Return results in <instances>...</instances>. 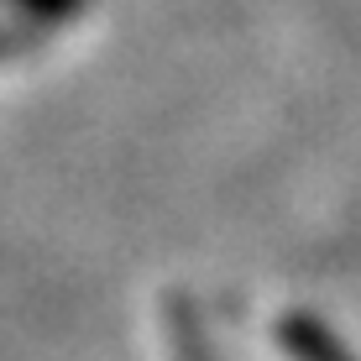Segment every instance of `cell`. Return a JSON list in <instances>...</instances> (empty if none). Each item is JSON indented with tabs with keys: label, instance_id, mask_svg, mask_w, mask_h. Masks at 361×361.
Here are the masks:
<instances>
[{
	"label": "cell",
	"instance_id": "1",
	"mask_svg": "<svg viewBox=\"0 0 361 361\" xmlns=\"http://www.w3.org/2000/svg\"><path fill=\"white\" fill-rule=\"evenodd\" d=\"M11 11H21V16H32L37 27H53L58 16H68L73 6H84V0H6Z\"/></svg>",
	"mask_w": 361,
	"mask_h": 361
},
{
	"label": "cell",
	"instance_id": "2",
	"mask_svg": "<svg viewBox=\"0 0 361 361\" xmlns=\"http://www.w3.org/2000/svg\"><path fill=\"white\" fill-rule=\"evenodd\" d=\"M11 47H16V37H11V32H0V53H11Z\"/></svg>",
	"mask_w": 361,
	"mask_h": 361
}]
</instances>
